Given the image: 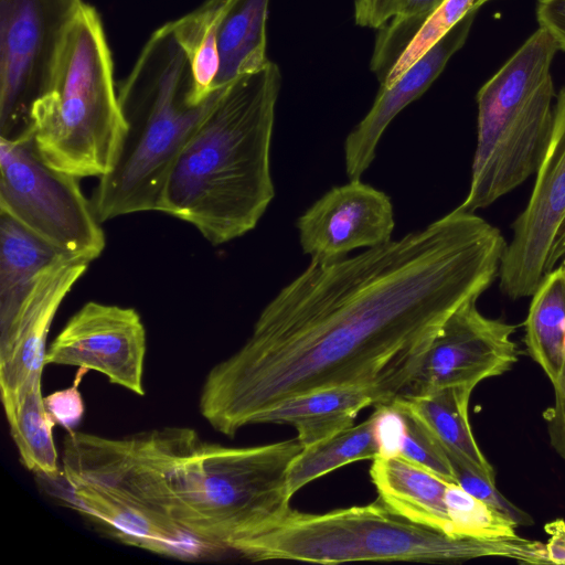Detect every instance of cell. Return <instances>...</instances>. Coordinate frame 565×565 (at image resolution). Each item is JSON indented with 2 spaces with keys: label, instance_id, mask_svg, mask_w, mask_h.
<instances>
[{
  "label": "cell",
  "instance_id": "obj_1",
  "mask_svg": "<svg viewBox=\"0 0 565 565\" xmlns=\"http://www.w3.org/2000/svg\"><path fill=\"white\" fill-rule=\"evenodd\" d=\"M505 247L498 227L456 207L355 256L310 263L207 373L202 417L234 437L271 407L318 390L376 384L382 401L443 323L499 277Z\"/></svg>",
  "mask_w": 565,
  "mask_h": 565
},
{
  "label": "cell",
  "instance_id": "obj_2",
  "mask_svg": "<svg viewBox=\"0 0 565 565\" xmlns=\"http://www.w3.org/2000/svg\"><path fill=\"white\" fill-rule=\"evenodd\" d=\"M280 81L269 61L222 87L175 157L157 211L191 224L212 245L256 227L275 195L270 145Z\"/></svg>",
  "mask_w": 565,
  "mask_h": 565
},
{
  "label": "cell",
  "instance_id": "obj_3",
  "mask_svg": "<svg viewBox=\"0 0 565 565\" xmlns=\"http://www.w3.org/2000/svg\"><path fill=\"white\" fill-rule=\"evenodd\" d=\"M222 87L204 103L192 105L191 70L172 22L150 35L117 89L127 132L116 164L99 178L90 201L100 223L157 211L175 157Z\"/></svg>",
  "mask_w": 565,
  "mask_h": 565
},
{
  "label": "cell",
  "instance_id": "obj_4",
  "mask_svg": "<svg viewBox=\"0 0 565 565\" xmlns=\"http://www.w3.org/2000/svg\"><path fill=\"white\" fill-rule=\"evenodd\" d=\"M232 551L250 561L289 559L317 564L356 561L462 563L502 557L547 564L541 542L520 537L484 540L450 535L407 520L379 499L323 513L290 509L271 526L236 542Z\"/></svg>",
  "mask_w": 565,
  "mask_h": 565
},
{
  "label": "cell",
  "instance_id": "obj_5",
  "mask_svg": "<svg viewBox=\"0 0 565 565\" xmlns=\"http://www.w3.org/2000/svg\"><path fill=\"white\" fill-rule=\"evenodd\" d=\"M301 449L297 438L228 447L202 440L185 427L167 471L174 521L231 550L291 509L287 475Z\"/></svg>",
  "mask_w": 565,
  "mask_h": 565
},
{
  "label": "cell",
  "instance_id": "obj_6",
  "mask_svg": "<svg viewBox=\"0 0 565 565\" xmlns=\"http://www.w3.org/2000/svg\"><path fill=\"white\" fill-rule=\"evenodd\" d=\"M31 131L44 162L78 179L102 178L118 160L127 124L100 15L86 2L32 107Z\"/></svg>",
  "mask_w": 565,
  "mask_h": 565
},
{
  "label": "cell",
  "instance_id": "obj_7",
  "mask_svg": "<svg viewBox=\"0 0 565 565\" xmlns=\"http://www.w3.org/2000/svg\"><path fill=\"white\" fill-rule=\"evenodd\" d=\"M558 50L539 26L477 93L470 186L457 207L476 213L536 173L553 129L551 66Z\"/></svg>",
  "mask_w": 565,
  "mask_h": 565
},
{
  "label": "cell",
  "instance_id": "obj_8",
  "mask_svg": "<svg viewBox=\"0 0 565 565\" xmlns=\"http://www.w3.org/2000/svg\"><path fill=\"white\" fill-rule=\"evenodd\" d=\"M0 212L63 254L88 262L100 256L105 233L78 178L46 164L32 131L0 137Z\"/></svg>",
  "mask_w": 565,
  "mask_h": 565
},
{
  "label": "cell",
  "instance_id": "obj_9",
  "mask_svg": "<svg viewBox=\"0 0 565 565\" xmlns=\"http://www.w3.org/2000/svg\"><path fill=\"white\" fill-rule=\"evenodd\" d=\"M83 0H0V137L31 132V110L49 87Z\"/></svg>",
  "mask_w": 565,
  "mask_h": 565
},
{
  "label": "cell",
  "instance_id": "obj_10",
  "mask_svg": "<svg viewBox=\"0 0 565 565\" xmlns=\"http://www.w3.org/2000/svg\"><path fill=\"white\" fill-rule=\"evenodd\" d=\"M177 440V426L120 438L73 429L63 440L62 477L70 488H90L174 521L167 471Z\"/></svg>",
  "mask_w": 565,
  "mask_h": 565
},
{
  "label": "cell",
  "instance_id": "obj_11",
  "mask_svg": "<svg viewBox=\"0 0 565 565\" xmlns=\"http://www.w3.org/2000/svg\"><path fill=\"white\" fill-rule=\"evenodd\" d=\"M470 300L458 308L391 381L381 407L452 386L476 387L518 361L515 326L483 316ZM380 408V407H376Z\"/></svg>",
  "mask_w": 565,
  "mask_h": 565
},
{
  "label": "cell",
  "instance_id": "obj_12",
  "mask_svg": "<svg viewBox=\"0 0 565 565\" xmlns=\"http://www.w3.org/2000/svg\"><path fill=\"white\" fill-rule=\"evenodd\" d=\"M565 220V86L556 95L550 142L535 173L532 193L512 224L499 286L515 300L530 297L551 271L550 258Z\"/></svg>",
  "mask_w": 565,
  "mask_h": 565
},
{
  "label": "cell",
  "instance_id": "obj_13",
  "mask_svg": "<svg viewBox=\"0 0 565 565\" xmlns=\"http://www.w3.org/2000/svg\"><path fill=\"white\" fill-rule=\"evenodd\" d=\"M146 353V328L134 308L88 301L46 349L45 364L95 371L143 396Z\"/></svg>",
  "mask_w": 565,
  "mask_h": 565
},
{
  "label": "cell",
  "instance_id": "obj_14",
  "mask_svg": "<svg viewBox=\"0 0 565 565\" xmlns=\"http://www.w3.org/2000/svg\"><path fill=\"white\" fill-rule=\"evenodd\" d=\"M90 262L63 254L38 276L14 318L0 328V395L6 416L42 382L53 319Z\"/></svg>",
  "mask_w": 565,
  "mask_h": 565
},
{
  "label": "cell",
  "instance_id": "obj_15",
  "mask_svg": "<svg viewBox=\"0 0 565 565\" xmlns=\"http://www.w3.org/2000/svg\"><path fill=\"white\" fill-rule=\"evenodd\" d=\"M296 226L310 263L328 265L356 248L392 241L394 209L386 193L355 179L329 190L299 216Z\"/></svg>",
  "mask_w": 565,
  "mask_h": 565
},
{
  "label": "cell",
  "instance_id": "obj_16",
  "mask_svg": "<svg viewBox=\"0 0 565 565\" xmlns=\"http://www.w3.org/2000/svg\"><path fill=\"white\" fill-rule=\"evenodd\" d=\"M475 15L471 13L461 20L391 86H381L370 110L344 141L345 171L350 180L361 178L374 160L379 141L391 121L428 89L450 57L462 47Z\"/></svg>",
  "mask_w": 565,
  "mask_h": 565
},
{
  "label": "cell",
  "instance_id": "obj_17",
  "mask_svg": "<svg viewBox=\"0 0 565 565\" xmlns=\"http://www.w3.org/2000/svg\"><path fill=\"white\" fill-rule=\"evenodd\" d=\"M70 494L67 502L75 510L122 544L186 562L203 559L222 551L167 516L142 510L104 492L77 487L70 488Z\"/></svg>",
  "mask_w": 565,
  "mask_h": 565
},
{
  "label": "cell",
  "instance_id": "obj_18",
  "mask_svg": "<svg viewBox=\"0 0 565 565\" xmlns=\"http://www.w3.org/2000/svg\"><path fill=\"white\" fill-rule=\"evenodd\" d=\"M370 477L379 500L391 511L415 523L458 535L446 500L450 482L398 454L375 457Z\"/></svg>",
  "mask_w": 565,
  "mask_h": 565
},
{
  "label": "cell",
  "instance_id": "obj_19",
  "mask_svg": "<svg viewBox=\"0 0 565 565\" xmlns=\"http://www.w3.org/2000/svg\"><path fill=\"white\" fill-rule=\"evenodd\" d=\"M380 398L376 384L328 387L289 398L264 412L255 424L289 425L305 448L352 426L356 415Z\"/></svg>",
  "mask_w": 565,
  "mask_h": 565
},
{
  "label": "cell",
  "instance_id": "obj_20",
  "mask_svg": "<svg viewBox=\"0 0 565 565\" xmlns=\"http://www.w3.org/2000/svg\"><path fill=\"white\" fill-rule=\"evenodd\" d=\"M472 391L471 386L445 387L398 402L406 404L429 429L449 459L495 483L494 468L479 448L469 423L468 405Z\"/></svg>",
  "mask_w": 565,
  "mask_h": 565
},
{
  "label": "cell",
  "instance_id": "obj_21",
  "mask_svg": "<svg viewBox=\"0 0 565 565\" xmlns=\"http://www.w3.org/2000/svg\"><path fill=\"white\" fill-rule=\"evenodd\" d=\"M63 253L0 212V328L14 318L40 273Z\"/></svg>",
  "mask_w": 565,
  "mask_h": 565
},
{
  "label": "cell",
  "instance_id": "obj_22",
  "mask_svg": "<svg viewBox=\"0 0 565 565\" xmlns=\"http://www.w3.org/2000/svg\"><path fill=\"white\" fill-rule=\"evenodd\" d=\"M269 0H225L218 23L221 65L214 89L262 68L266 55Z\"/></svg>",
  "mask_w": 565,
  "mask_h": 565
},
{
  "label": "cell",
  "instance_id": "obj_23",
  "mask_svg": "<svg viewBox=\"0 0 565 565\" xmlns=\"http://www.w3.org/2000/svg\"><path fill=\"white\" fill-rule=\"evenodd\" d=\"M365 420L309 447L292 460L288 470V489L292 497L308 483L345 465L373 460L384 452L380 425L382 409Z\"/></svg>",
  "mask_w": 565,
  "mask_h": 565
},
{
  "label": "cell",
  "instance_id": "obj_24",
  "mask_svg": "<svg viewBox=\"0 0 565 565\" xmlns=\"http://www.w3.org/2000/svg\"><path fill=\"white\" fill-rule=\"evenodd\" d=\"M531 297L525 347L554 383L565 360V264L553 268Z\"/></svg>",
  "mask_w": 565,
  "mask_h": 565
},
{
  "label": "cell",
  "instance_id": "obj_25",
  "mask_svg": "<svg viewBox=\"0 0 565 565\" xmlns=\"http://www.w3.org/2000/svg\"><path fill=\"white\" fill-rule=\"evenodd\" d=\"M225 0H205L198 8L171 21L174 36L190 65V103H204L216 89L221 57L217 30Z\"/></svg>",
  "mask_w": 565,
  "mask_h": 565
},
{
  "label": "cell",
  "instance_id": "obj_26",
  "mask_svg": "<svg viewBox=\"0 0 565 565\" xmlns=\"http://www.w3.org/2000/svg\"><path fill=\"white\" fill-rule=\"evenodd\" d=\"M6 418L22 465L50 480L62 476L53 438L56 424L45 407L41 383L29 388Z\"/></svg>",
  "mask_w": 565,
  "mask_h": 565
},
{
  "label": "cell",
  "instance_id": "obj_27",
  "mask_svg": "<svg viewBox=\"0 0 565 565\" xmlns=\"http://www.w3.org/2000/svg\"><path fill=\"white\" fill-rule=\"evenodd\" d=\"M489 0H443L426 18L418 31L381 82L391 86L403 73L439 42L461 20Z\"/></svg>",
  "mask_w": 565,
  "mask_h": 565
},
{
  "label": "cell",
  "instance_id": "obj_28",
  "mask_svg": "<svg viewBox=\"0 0 565 565\" xmlns=\"http://www.w3.org/2000/svg\"><path fill=\"white\" fill-rule=\"evenodd\" d=\"M393 411L401 422L395 454L433 471L450 483H456L450 460L435 436L403 402H392L385 407Z\"/></svg>",
  "mask_w": 565,
  "mask_h": 565
},
{
  "label": "cell",
  "instance_id": "obj_29",
  "mask_svg": "<svg viewBox=\"0 0 565 565\" xmlns=\"http://www.w3.org/2000/svg\"><path fill=\"white\" fill-rule=\"evenodd\" d=\"M446 500L458 535L484 540L518 535V525L512 520L468 494L456 483L449 484Z\"/></svg>",
  "mask_w": 565,
  "mask_h": 565
},
{
  "label": "cell",
  "instance_id": "obj_30",
  "mask_svg": "<svg viewBox=\"0 0 565 565\" xmlns=\"http://www.w3.org/2000/svg\"><path fill=\"white\" fill-rule=\"evenodd\" d=\"M443 0H355L354 18L361 26L381 29L387 23L411 25L416 32ZM416 34V33H415Z\"/></svg>",
  "mask_w": 565,
  "mask_h": 565
},
{
  "label": "cell",
  "instance_id": "obj_31",
  "mask_svg": "<svg viewBox=\"0 0 565 565\" xmlns=\"http://www.w3.org/2000/svg\"><path fill=\"white\" fill-rule=\"evenodd\" d=\"M455 473L456 484L477 500L493 508L519 525L533 524L532 518L511 501L498 489L495 483L481 477L457 460L449 459Z\"/></svg>",
  "mask_w": 565,
  "mask_h": 565
},
{
  "label": "cell",
  "instance_id": "obj_32",
  "mask_svg": "<svg viewBox=\"0 0 565 565\" xmlns=\"http://www.w3.org/2000/svg\"><path fill=\"white\" fill-rule=\"evenodd\" d=\"M88 372L79 367L72 386L44 396V404L55 424L66 431L73 430L83 419L85 405L79 391L83 376Z\"/></svg>",
  "mask_w": 565,
  "mask_h": 565
},
{
  "label": "cell",
  "instance_id": "obj_33",
  "mask_svg": "<svg viewBox=\"0 0 565 565\" xmlns=\"http://www.w3.org/2000/svg\"><path fill=\"white\" fill-rule=\"evenodd\" d=\"M554 387V403L544 417L551 445L565 460V360L557 380L552 383Z\"/></svg>",
  "mask_w": 565,
  "mask_h": 565
},
{
  "label": "cell",
  "instance_id": "obj_34",
  "mask_svg": "<svg viewBox=\"0 0 565 565\" xmlns=\"http://www.w3.org/2000/svg\"><path fill=\"white\" fill-rule=\"evenodd\" d=\"M536 19L540 28L548 32L565 51V0H537Z\"/></svg>",
  "mask_w": 565,
  "mask_h": 565
},
{
  "label": "cell",
  "instance_id": "obj_35",
  "mask_svg": "<svg viewBox=\"0 0 565 565\" xmlns=\"http://www.w3.org/2000/svg\"><path fill=\"white\" fill-rule=\"evenodd\" d=\"M550 534L545 545L548 563L565 564V523L556 520L545 526Z\"/></svg>",
  "mask_w": 565,
  "mask_h": 565
},
{
  "label": "cell",
  "instance_id": "obj_36",
  "mask_svg": "<svg viewBox=\"0 0 565 565\" xmlns=\"http://www.w3.org/2000/svg\"><path fill=\"white\" fill-rule=\"evenodd\" d=\"M565 259V220L556 235L555 243L550 258V269L552 270L557 264Z\"/></svg>",
  "mask_w": 565,
  "mask_h": 565
}]
</instances>
